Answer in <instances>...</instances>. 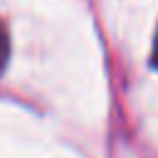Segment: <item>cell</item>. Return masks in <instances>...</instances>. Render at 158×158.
Wrapping results in <instances>:
<instances>
[{"mask_svg": "<svg viewBox=\"0 0 158 158\" xmlns=\"http://www.w3.org/2000/svg\"><path fill=\"white\" fill-rule=\"evenodd\" d=\"M7 57H10V32H7L5 25L0 22V72L5 69Z\"/></svg>", "mask_w": 158, "mask_h": 158, "instance_id": "1", "label": "cell"}, {"mask_svg": "<svg viewBox=\"0 0 158 158\" xmlns=\"http://www.w3.org/2000/svg\"><path fill=\"white\" fill-rule=\"evenodd\" d=\"M151 62L158 69V30H156V37H153V57H151Z\"/></svg>", "mask_w": 158, "mask_h": 158, "instance_id": "2", "label": "cell"}]
</instances>
